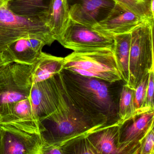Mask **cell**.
<instances>
[{
    "instance_id": "1",
    "label": "cell",
    "mask_w": 154,
    "mask_h": 154,
    "mask_svg": "<svg viewBox=\"0 0 154 154\" xmlns=\"http://www.w3.org/2000/svg\"><path fill=\"white\" fill-rule=\"evenodd\" d=\"M58 75L71 103L93 126L102 128L118 121V104L109 85L111 83L65 69Z\"/></svg>"
},
{
    "instance_id": "2",
    "label": "cell",
    "mask_w": 154,
    "mask_h": 154,
    "mask_svg": "<svg viewBox=\"0 0 154 154\" xmlns=\"http://www.w3.org/2000/svg\"><path fill=\"white\" fill-rule=\"evenodd\" d=\"M63 69L111 84L122 81L113 51L111 49L74 51L64 58Z\"/></svg>"
},
{
    "instance_id": "3",
    "label": "cell",
    "mask_w": 154,
    "mask_h": 154,
    "mask_svg": "<svg viewBox=\"0 0 154 154\" xmlns=\"http://www.w3.org/2000/svg\"><path fill=\"white\" fill-rule=\"evenodd\" d=\"M2 154H40L44 143L37 120L0 122Z\"/></svg>"
},
{
    "instance_id": "4",
    "label": "cell",
    "mask_w": 154,
    "mask_h": 154,
    "mask_svg": "<svg viewBox=\"0 0 154 154\" xmlns=\"http://www.w3.org/2000/svg\"><path fill=\"white\" fill-rule=\"evenodd\" d=\"M154 23L145 21L131 33L129 79L127 85L135 90L142 78L154 71Z\"/></svg>"
},
{
    "instance_id": "5",
    "label": "cell",
    "mask_w": 154,
    "mask_h": 154,
    "mask_svg": "<svg viewBox=\"0 0 154 154\" xmlns=\"http://www.w3.org/2000/svg\"><path fill=\"white\" fill-rule=\"evenodd\" d=\"M27 37L36 38L50 46L55 41L46 23L21 17L10 10L6 2L0 7V53L13 42Z\"/></svg>"
},
{
    "instance_id": "6",
    "label": "cell",
    "mask_w": 154,
    "mask_h": 154,
    "mask_svg": "<svg viewBox=\"0 0 154 154\" xmlns=\"http://www.w3.org/2000/svg\"><path fill=\"white\" fill-rule=\"evenodd\" d=\"M32 65L12 63L0 74V109L29 98L33 85Z\"/></svg>"
},
{
    "instance_id": "7",
    "label": "cell",
    "mask_w": 154,
    "mask_h": 154,
    "mask_svg": "<svg viewBox=\"0 0 154 154\" xmlns=\"http://www.w3.org/2000/svg\"><path fill=\"white\" fill-rule=\"evenodd\" d=\"M58 42L74 51L98 49L113 51L114 40L113 35L105 31L70 19Z\"/></svg>"
},
{
    "instance_id": "8",
    "label": "cell",
    "mask_w": 154,
    "mask_h": 154,
    "mask_svg": "<svg viewBox=\"0 0 154 154\" xmlns=\"http://www.w3.org/2000/svg\"><path fill=\"white\" fill-rule=\"evenodd\" d=\"M62 91L58 73L47 80L33 84L29 98L35 117L38 121L55 110Z\"/></svg>"
},
{
    "instance_id": "9",
    "label": "cell",
    "mask_w": 154,
    "mask_h": 154,
    "mask_svg": "<svg viewBox=\"0 0 154 154\" xmlns=\"http://www.w3.org/2000/svg\"><path fill=\"white\" fill-rule=\"evenodd\" d=\"M154 111L136 115L121 127L119 141V154H138L141 140L154 126Z\"/></svg>"
},
{
    "instance_id": "10",
    "label": "cell",
    "mask_w": 154,
    "mask_h": 154,
    "mask_svg": "<svg viewBox=\"0 0 154 154\" xmlns=\"http://www.w3.org/2000/svg\"><path fill=\"white\" fill-rule=\"evenodd\" d=\"M70 19L95 27L105 19L114 8V0H66Z\"/></svg>"
},
{
    "instance_id": "11",
    "label": "cell",
    "mask_w": 154,
    "mask_h": 154,
    "mask_svg": "<svg viewBox=\"0 0 154 154\" xmlns=\"http://www.w3.org/2000/svg\"><path fill=\"white\" fill-rule=\"evenodd\" d=\"M145 21L128 9L116 3L107 17L94 27L114 36L131 33Z\"/></svg>"
},
{
    "instance_id": "12",
    "label": "cell",
    "mask_w": 154,
    "mask_h": 154,
    "mask_svg": "<svg viewBox=\"0 0 154 154\" xmlns=\"http://www.w3.org/2000/svg\"><path fill=\"white\" fill-rule=\"evenodd\" d=\"M46 45L44 41L32 37L18 39L10 45L6 50L14 63L32 65Z\"/></svg>"
},
{
    "instance_id": "13",
    "label": "cell",
    "mask_w": 154,
    "mask_h": 154,
    "mask_svg": "<svg viewBox=\"0 0 154 154\" xmlns=\"http://www.w3.org/2000/svg\"><path fill=\"white\" fill-rule=\"evenodd\" d=\"M122 125L118 120L115 123L106 125L87 136L98 154H119Z\"/></svg>"
},
{
    "instance_id": "14",
    "label": "cell",
    "mask_w": 154,
    "mask_h": 154,
    "mask_svg": "<svg viewBox=\"0 0 154 154\" xmlns=\"http://www.w3.org/2000/svg\"><path fill=\"white\" fill-rule=\"evenodd\" d=\"M51 1L6 0V5L17 15L46 24Z\"/></svg>"
},
{
    "instance_id": "15",
    "label": "cell",
    "mask_w": 154,
    "mask_h": 154,
    "mask_svg": "<svg viewBox=\"0 0 154 154\" xmlns=\"http://www.w3.org/2000/svg\"><path fill=\"white\" fill-rule=\"evenodd\" d=\"M70 19L66 0H51L46 24L55 40L58 41L60 39Z\"/></svg>"
},
{
    "instance_id": "16",
    "label": "cell",
    "mask_w": 154,
    "mask_h": 154,
    "mask_svg": "<svg viewBox=\"0 0 154 154\" xmlns=\"http://www.w3.org/2000/svg\"><path fill=\"white\" fill-rule=\"evenodd\" d=\"M63 57L54 56L42 52L32 65L33 84L49 79L63 69Z\"/></svg>"
},
{
    "instance_id": "17",
    "label": "cell",
    "mask_w": 154,
    "mask_h": 154,
    "mask_svg": "<svg viewBox=\"0 0 154 154\" xmlns=\"http://www.w3.org/2000/svg\"><path fill=\"white\" fill-rule=\"evenodd\" d=\"M113 38V54L122 77V81L125 84H127L129 79L131 33L115 35Z\"/></svg>"
},
{
    "instance_id": "18",
    "label": "cell",
    "mask_w": 154,
    "mask_h": 154,
    "mask_svg": "<svg viewBox=\"0 0 154 154\" xmlns=\"http://www.w3.org/2000/svg\"><path fill=\"white\" fill-rule=\"evenodd\" d=\"M134 95V90L124 84L122 88L118 104V118L122 124L135 116Z\"/></svg>"
},
{
    "instance_id": "19",
    "label": "cell",
    "mask_w": 154,
    "mask_h": 154,
    "mask_svg": "<svg viewBox=\"0 0 154 154\" xmlns=\"http://www.w3.org/2000/svg\"><path fill=\"white\" fill-rule=\"evenodd\" d=\"M146 21L154 23V0H114Z\"/></svg>"
},
{
    "instance_id": "20",
    "label": "cell",
    "mask_w": 154,
    "mask_h": 154,
    "mask_svg": "<svg viewBox=\"0 0 154 154\" xmlns=\"http://www.w3.org/2000/svg\"><path fill=\"white\" fill-rule=\"evenodd\" d=\"M87 136L78 138L68 142L63 147V154H98L96 149L89 141Z\"/></svg>"
},
{
    "instance_id": "21",
    "label": "cell",
    "mask_w": 154,
    "mask_h": 154,
    "mask_svg": "<svg viewBox=\"0 0 154 154\" xmlns=\"http://www.w3.org/2000/svg\"><path fill=\"white\" fill-rule=\"evenodd\" d=\"M149 73L144 76L134 90L135 116L146 112L145 109V105L148 83Z\"/></svg>"
},
{
    "instance_id": "22",
    "label": "cell",
    "mask_w": 154,
    "mask_h": 154,
    "mask_svg": "<svg viewBox=\"0 0 154 154\" xmlns=\"http://www.w3.org/2000/svg\"><path fill=\"white\" fill-rule=\"evenodd\" d=\"M154 127H151L141 140L138 154H154Z\"/></svg>"
},
{
    "instance_id": "23",
    "label": "cell",
    "mask_w": 154,
    "mask_h": 154,
    "mask_svg": "<svg viewBox=\"0 0 154 154\" xmlns=\"http://www.w3.org/2000/svg\"><path fill=\"white\" fill-rule=\"evenodd\" d=\"M154 71L149 73L148 83L147 88L145 109L146 112L154 111Z\"/></svg>"
},
{
    "instance_id": "24",
    "label": "cell",
    "mask_w": 154,
    "mask_h": 154,
    "mask_svg": "<svg viewBox=\"0 0 154 154\" xmlns=\"http://www.w3.org/2000/svg\"><path fill=\"white\" fill-rule=\"evenodd\" d=\"M12 63H13L12 59L6 51L0 53V74L6 66Z\"/></svg>"
},
{
    "instance_id": "25",
    "label": "cell",
    "mask_w": 154,
    "mask_h": 154,
    "mask_svg": "<svg viewBox=\"0 0 154 154\" xmlns=\"http://www.w3.org/2000/svg\"><path fill=\"white\" fill-rule=\"evenodd\" d=\"M6 2V0H0V7L4 5Z\"/></svg>"
},
{
    "instance_id": "26",
    "label": "cell",
    "mask_w": 154,
    "mask_h": 154,
    "mask_svg": "<svg viewBox=\"0 0 154 154\" xmlns=\"http://www.w3.org/2000/svg\"><path fill=\"white\" fill-rule=\"evenodd\" d=\"M0 154H2V143H1V136L0 133Z\"/></svg>"
}]
</instances>
